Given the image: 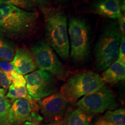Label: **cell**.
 <instances>
[{
    "label": "cell",
    "mask_w": 125,
    "mask_h": 125,
    "mask_svg": "<svg viewBox=\"0 0 125 125\" xmlns=\"http://www.w3.org/2000/svg\"><path fill=\"white\" fill-rule=\"evenodd\" d=\"M118 26L119 28L120 31H121V33L123 37H125V18L124 15H122L119 17L118 19Z\"/></svg>",
    "instance_id": "obj_24"
},
{
    "label": "cell",
    "mask_w": 125,
    "mask_h": 125,
    "mask_svg": "<svg viewBox=\"0 0 125 125\" xmlns=\"http://www.w3.org/2000/svg\"><path fill=\"white\" fill-rule=\"evenodd\" d=\"M102 119L115 125H125V109L119 108L114 111H108Z\"/></svg>",
    "instance_id": "obj_18"
},
{
    "label": "cell",
    "mask_w": 125,
    "mask_h": 125,
    "mask_svg": "<svg viewBox=\"0 0 125 125\" xmlns=\"http://www.w3.org/2000/svg\"><path fill=\"white\" fill-rule=\"evenodd\" d=\"M104 83L114 85L125 79V63L117 59L104 70L101 76Z\"/></svg>",
    "instance_id": "obj_13"
},
{
    "label": "cell",
    "mask_w": 125,
    "mask_h": 125,
    "mask_svg": "<svg viewBox=\"0 0 125 125\" xmlns=\"http://www.w3.org/2000/svg\"><path fill=\"white\" fill-rule=\"evenodd\" d=\"M67 101L60 92L55 93L39 101L38 105L43 116L49 122L61 121L67 107Z\"/></svg>",
    "instance_id": "obj_10"
},
{
    "label": "cell",
    "mask_w": 125,
    "mask_h": 125,
    "mask_svg": "<svg viewBox=\"0 0 125 125\" xmlns=\"http://www.w3.org/2000/svg\"><path fill=\"white\" fill-rule=\"evenodd\" d=\"M0 69L5 74H8L12 71H15L11 62L2 60H0Z\"/></svg>",
    "instance_id": "obj_23"
},
{
    "label": "cell",
    "mask_w": 125,
    "mask_h": 125,
    "mask_svg": "<svg viewBox=\"0 0 125 125\" xmlns=\"http://www.w3.org/2000/svg\"><path fill=\"white\" fill-rule=\"evenodd\" d=\"M60 125H66V122H65V121L62 122Z\"/></svg>",
    "instance_id": "obj_29"
},
{
    "label": "cell",
    "mask_w": 125,
    "mask_h": 125,
    "mask_svg": "<svg viewBox=\"0 0 125 125\" xmlns=\"http://www.w3.org/2000/svg\"><path fill=\"white\" fill-rule=\"evenodd\" d=\"M117 105L115 93L105 86L83 96L76 103L78 108L88 114L104 113L105 111L115 108Z\"/></svg>",
    "instance_id": "obj_7"
},
{
    "label": "cell",
    "mask_w": 125,
    "mask_h": 125,
    "mask_svg": "<svg viewBox=\"0 0 125 125\" xmlns=\"http://www.w3.org/2000/svg\"><path fill=\"white\" fill-rule=\"evenodd\" d=\"M70 57L76 62H85L90 51V29L86 19L71 16L68 25Z\"/></svg>",
    "instance_id": "obj_5"
},
{
    "label": "cell",
    "mask_w": 125,
    "mask_h": 125,
    "mask_svg": "<svg viewBox=\"0 0 125 125\" xmlns=\"http://www.w3.org/2000/svg\"><path fill=\"white\" fill-rule=\"evenodd\" d=\"M62 121H59V122H53L52 124L50 125H60L61 123H62Z\"/></svg>",
    "instance_id": "obj_28"
},
{
    "label": "cell",
    "mask_w": 125,
    "mask_h": 125,
    "mask_svg": "<svg viewBox=\"0 0 125 125\" xmlns=\"http://www.w3.org/2000/svg\"><path fill=\"white\" fill-rule=\"evenodd\" d=\"M90 8L94 13L112 19H118L123 14L119 0H93Z\"/></svg>",
    "instance_id": "obj_12"
},
{
    "label": "cell",
    "mask_w": 125,
    "mask_h": 125,
    "mask_svg": "<svg viewBox=\"0 0 125 125\" xmlns=\"http://www.w3.org/2000/svg\"><path fill=\"white\" fill-rule=\"evenodd\" d=\"M122 35L118 23L111 21L105 25L94 49L95 66L104 71L118 59Z\"/></svg>",
    "instance_id": "obj_3"
},
{
    "label": "cell",
    "mask_w": 125,
    "mask_h": 125,
    "mask_svg": "<svg viewBox=\"0 0 125 125\" xmlns=\"http://www.w3.org/2000/svg\"><path fill=\"white\" fill-rule=\"evenodd\" d=\"M40 109L35 101L30 103L24 99H17L10 106L9 112V120L11 125H21L27 121L34 119H42L37 114Z\"/></svg>",
    "instance_id": "obj_9"
},
{
    "label": "cell",
    "mask_w": 125,
    "mask_h": 125,
    "mask_svg": "<svg viewBox=\"0 0 125 125\" xmlns=\"http://www.w3.org/2000/svg\"><path fill=\"white\" fill-rule=\"evenodd\" d=\"M15 54L14 43L6 37L0 34V60L11 62Z\"/></svg>",
    "instance_id": "obj_14"
},
{
    "label": "cell",
    "mask_w": 125,
    "mask_h": 125,
    "mask_svg": "<svg viewBox=\"0 0 125 125\" xmlns=\"http://www.w3.org/2000/svg\"><path fill=\"white\" fill-rule=\"evenodd\" d=\"M38 16L37 12L0 4V31L9 38H24L35 30Z\"/></svg>",
    "instance_id": "obj_1"
},
{
    "label": "cell",
    "mask_w": 125,
    "mask_h": 125,
    "mask_svg": "<svg viewBox=\"0 0 125 125\" xmlns=\"http://www.w3.org/2000/svg\"><path fill=\"white\" fill-rule=\"evenodd\" d=\"M118 60L125 63V37H122L119 48Z\"/></svg>",
    "instance_id": "obj_22"
},
{
    "label": "cell",
    "mask_w": 125,
    "mask_h": 125,
    "mask_svg": "<svg viewBox=\"0 0 125 125\" xmlns=\"http://www.w3.org/2000/svg\"><path fill=\"white\" fill-rule=\"evenodd\" d=\"M42 120V119H34L31 121H27L21 125H40V123Z\"/></svg>",
    "instance_id": "obj_26"
},
{
    "label": "cell",
    "mask_w": 125,
    "mask_h": 125,
    "mask_svg": "<svg viewBox=\"0 0 125 125\" xmlns=\"http://www.w3.org/2000/svg\"><path fill=\"white\" fill-rule=\"evenodd\" d=\"M57 1H59V2H62V1H68V0H56Z\"/></svg>",
    "instance_id": "obj_30"
},
{
    "label": "cell",
    "mask_w": 125,
    "mask_h": 125,
    "mask_svg": "<svg viewBox=\"0 0 125 125\" xmlns=\"http://www.w3.org/2000/svg\"><path fill=\"white\" fill-rule=\"evenodd\" d=\"M36 5L41 9L48 7V0H33Z\"/></svg>",
    "instance_id": "obj_25"
},
{
    "label": "cell",
    "mask_w": 125,
    "mask_h": 125,
    "mask_svg": "<svg viewBox=\"0 0 125 125\" xmlns=\"http://www.w3.org/2000/svg\"><path fill=\"white\" fill-rule=\"evenodd\" d=\"M31 51L37 68L49 73L59 80H65L68 76V70L45 39L36 41Z\"/></svg>",
    "instance_id": "obj_6"
},
{
    "label": "cell",
    "mask_w": 125,
    "mask_h": 125,
    "mask_svg": "<svg viewBox=\"0 0 125 125\" xmlns=\"http://www.w3.org/2000/svg\"><path fill=\"white\" fill-rule=\"evenodd\" d=\"M66 125H90L91 117L80 109H74L68 115Z\"/></svg>",
    "instance_id": "obj_15"
},
{
    "label": "cell",
    "mask_w": 125,
    "mask_h": 125,
    "mask_svg": "<svg viewBox=\"0 0 125 125\" xmlns=\"http://www.w3.org/2000/svg\"><path fill=\"white\" fill-rule=\"evenodd\" d=\"M11 83V81L9 80L5 73L0 69V86H1L5 90L8 89Z\"/></svg>",
    "instance_id": "obj_21"
},
{
    "label": "cell",
    "mask_w": 125,
    "mask_h": 125,
    "mask_svg": "<svg viewBox=\"0 0 125 125\" xmlns=\"http://www.w3.org/2000/svg\"><path fill=\"white\" fill-rule=\"evenodd\" d=\"M26 88L35 101L53 94L57 90L56 81L53 75L41 70L26 75Z\"/></svg>",
    "instance_id": "obj_8"
},
{
    "label": "cell",
    "mask_w": 125,
    "mask_h": 125,
    "mask_svg": "<svg viewBox=\"0 0 125 125\" xmlns=\"http://www.w3.org/2000/svg\"><path fill=\"white\" fill-rule=\"evenodd\" d=\"M94 125H114L111 123H109L108 122L104 121L103 119H100L97 121L95 123Z\"/></svg>",
    "instance_id": "obj_27"
},
{
    "label": "cell",
    "mask_w": 125,
    "mask_h": 125,
    "mask_svg": "<svg viewBox=\"0 0 125 125\" xmlns=\"http://www.w3.org/2000/svg\"></svg>",
    "instance_id": "obj_31"
},
{
    "label": "cell",
    "mask_w": 125,
    "mask_h": 125,
    "mask_svg": "<svg viewBox=\"0 0 125 125\" xmlns=\"http://www.w3.org/2000/svg\"><path fill=\"white\" fill-rule=\"evenodd\" d=\"M5 74L7 75L9 80L12 82V85L15 87L18 88V87L26 86V80L23 75L18 74L15 71H13L11 73Z\"/></svg>",
    "instance_id": "obj_20"
},
{
    "label": "cell",
    "mask_w": 125,
    "mask_h": 125,
    "mask_svg": "<svg viewBox=\"0 0 125 125\" xmlns=\"http://www.w3.org/2000/svg\"><path fill=\"white\" fill-rule=\"evenodd\" d=\"M11 102L5 96V90L0 88V125H11L9 120V112Z\"/></svg>",
    "instance_id": "obj_16"
},
{
    "label": "cell",
    "mask_w": 125,
    "mask_h": 125,
    "mask_svg": "<svg viewBox=\"0 0 125 125\" xmlns=\"http://www.w3.org/2000/svg\"><path fill=\"white\" fill-rule=\"evenodd\" d=\"M6 97L8 98L10 102L13 103L17 99H24L30 101V103L34 101L28 93L26 86H23L16 88L11 84L8 87V92L6 95Z\"/></svg>",
    "instance_id": "obj_17"
},
{
    "label": "cell",
    "mask_w": 125,
    "mask_h": 125,
    "mask_svg": "<svg viewBox=\"0 0 125 125\" xmlns=\"http://www.w3.org/2000/svg\"><path fill=\"white\" fill-rule=\"evenodd\" d=\"M105 85L101 76L92 71L76 73L67 79L60 93L67 102L75 104L79 98L97 90Z\"/></svg>",
    "instance_id": "obj_4"
},
{
    "label": "cell",
    "mask_w": 125,
    "mask_h": 125,
    "mask_svg": "<svg viewBox=\"0 0 125 125\" xmlns=\"http://www.w3.org/2000/svg\"><path fill=\"white\" fill-rule=\"evenodd\" d=\"M11 64L14 70L23 75L30 74L37 68L33 56L26 48H19L16 50Z\"/></svg>",
    "instance_id": "obj_11"
},
{
    "label": "cell",
    "mask_w": 125,
    "mask_h": 125,
    "mask_svg": "<svg viewBox=\"0 0 125 125\" xmlns=\"http://www.w3.org/2000/svg\"><path fill=\"white\" fill-rule=\"evenodd\" d=\"M44 15L46 42L62 60L70 55L67 18L62 10L46 7L41 9Z\"/></svg>",
    "instance_id": "obj_2"
},
{
    "label": "cell",
    "mask_w": 125,
    "mask_h": 125,
    "mask_svg": "<svg viewBox=\"0 0 125 125\" xmlns=\"http://www.w3.org/2000/svg\"><path fill=\"white\" fill-rule=\"evenodd\" d=\"M0 4L11 5L27 11L36 12V5L33 0H0Z\"/></svg>",
    "instance_id": "obj_19"
}]
</instances>
